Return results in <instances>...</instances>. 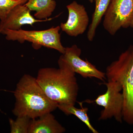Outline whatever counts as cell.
<instances>
[{
  "instance_id": "6da1fadb",
  "label": "cell",
  "mask_w": 133,
  "mask_h": 133,
  "mask_svg": "<svg viewBox=\"0 0 133 133\" xmlns=\"http://www.w3.org/2000/svg\"><path fill=\"white\" fill-rule=\"evenodd\" d=\"M58 64V69H40L37 81L48 97L58 105H75L78 92L76 73L61 58Z\"/></svg>"
},
{
  "instance_id": "7a4b0ae2",
  "label": "cell",
  "mask_w": 133,
  "mask_h": 133,
  "mask_svg": "<svg viewBox=\"0 0 133 133\" xmlns=\"http://www.w3.org/2000/svg\"><path fill=\"white\" fill-rule=\"evenodd\" d=\"M13 112L17 117L37 118L57 108V104L50 99L37 81L30 75L23 76L17 84Z\"/></svg>"
},
{
  "instance_id": "3957f363",
  "label": "cell",
  "mask_w": 133,
  "mask_h": 133,
  "mask_svg": "<svg viewBox=\"0 0 133 133\" xmlns=\"http://www.w3.org/2000/svg\"><path fill=\"white\" fill-rule=\"evenodd\" d=\"M108 81H115L121 85L124 97L123 120L133 125V45L122 52L106 70Z\"/></svg>"
},
{
  "instance_id": "277c9868",
  "label": "cell",
  "mask_w": 133,
  "mask_h": 133,
  "mask_svg": "<svg viewBox=\"0 0 133 133\" xmlns=\"http://www.w3.org/2000/svg\"><path fill=\"white\" fill-rule=\"evenodd\" d=\"M60 29L59 26L40 31H28L21 29L14 30L5 29L1 34L5 35L6 38L8 41H17L21 43L28 41L32 43L35 49H38L39 46H43L56 50L63 54L65 51V48L61 43L59 33Z\"/></svg>"
},
{
  "instance_id": "5b68a950",
  "label": "cell",
  "mask_w": 133,
  "mask_h": 133,
  "mask_svg": "<svg viewBox=\"0 0 133 133\" xmlns=\"http://www.w3.org/2000/svg\"><path fill=\"white\" fill-rule=\"evenodd\" d=\"M133 21V0H111L105 13L103 25L111 35L130 27Z\"/></svg>"
},
{
  "instance_id": "8992f818",
  "label": "cell",
  "mask_w": 133,
  "mask_h": 133,
  "mask_svg": "<svg viewBox=\"0 0 133 133\" xmlns=\"http://www.w3.org/2000/svg\"><path fill=\"white\" fill-rule=\"evenodd\" d=\"M107 90L104 94L99 95L94 101L98 105L104 107L101 112L99 120H105L114 118L120 123L123 120L124 97L121 85L115 81L105 83Z\"/></svg>"
},
{
  "instance_id": "52a82bcc",
  "label": "cell",
  "mask_w": 133,
  "mask_h": 133,
  "mask_svg": "<svg viewBox=\"0 0 133 133\" xmlns=\"http://www.w3.org/2000/svg\"><path fill=\"white\" fill-rule=\"evenodd\" d=\"M81 50L76 45L65 48V51L59 58L63 60L75 73L84 78H95L104 81L106 79L105 73L101 71L87 60L80 57Z\"/></svg>"
},
{
  "instance_id": "ba28073f",
  "label": "cell",
  "mask_w": 133,
  "mask_h": 133,
  "mask_svg": "<svg viewBox=\"0 0 133 133\" xmlns=\"http://www.w3.org/2000/svg\"><path fill=\"white\" fill-rule=\"evenodd\" d=\"M69 12L68 19L61 23L60 28L69 36L77 37L84 33L89 22V17L83 5L74 1L66 6Z\"/></svg>"
},
{
  "instance_id": "9c48e42d",
  "label": "cell",
  "mask_w": 133,
  "mask_h": 133,
  "mask_svg": "<svg viewBox=\"0 0 133 133\" xmlns=\"http://www.w3.org/2000/svg\"><path fill=\"white\" fill-rule=\"evenodd\" d=\"M30 11L24 4H19L14 7L8 13L5 19L0 22V34L5 29L17 30L22 26L30 25L39 22H45L51 20L36 19L30 14Z\"/></svg>"
},
{
  "instance_id": "30bf717a",
  "label": "cell",
  "mask_w": 133,
  "mask_h": 133,
  "mask_svg": "<svg viewBox=\"0 0 133 133\" xmlns=\"http://www.w3.org/2000/svg\"><path fill=\"white\" fill-rule=\"evenodd\" d=\"M31 119L28 133H63L65 129L55 119L51 112Z\"/></svg>"
},
{
  "instance_id": "8fae6325",
  "label": "cell",
  "mask_w": 133,
  "mask_h": 133,
  "mask_svg": "<svg viewBox=\"0 0 133 133\" xmlns=\"http://www.w3.org/2000/svg\"><path fill=\"white\" fill-rule=\"evenodd\" d=\"M24 5L30 11H35L36 19H47L56 9V2L54 0H28Z\"/></svg>"
},
{
  "instance_id": "7c38bea8",
  "label": "cell",
  "mask_w": 133,
  "mask_h": 133,
  "mask_svg": "<svg viewBox=\"0 0 133 133\" xmlns=\"http://www.w3.org/2000/svg\"><path fill=\"white\" fill-rule=\"evenodd\" d=\"M95 2V10L92 15L91 23L87 32V38L92 41L95 36L96 30L101 21L102 17L108 8L111 0H94Z\"/></svg>"
},
{
  "instance_id": "4fadbf2b",
  "label": "cell",
  "mask_w": 133,
  "mask_h": 133,
  "mask_svg": "<svg viewBox=\"0 0 133 133\" xmlns=\"http://www.w3.org/2000/svg\"><path fill=\"white\" fill-rule=\"evenodd\" d=\"M81 108H77L74 105L68 104H59L57 105V108L67 115H73L78 118L86 125L88 129L92 133H98L90 122V118L87 114L88 111V108L83 107L82 102L79 103Z\"/></svg>"
},
{
  "instance_id": "5bb4252c",
  "label": "cell",
  "mask_w": 133,
  "mask_h": 133,
  "mask_svg": "<svg viewBox=\"0 0 133 133\" xmlns=\"http://www.w3.org/2000/svg\"><path fill=\"white\" fill-rule=\"evenodd\" d=\"M15 120H9L11 133H28L31 119L26 116L17 117Z\"/></svg>"
},
{
  "instance_id": "9a60e30c",
  "label": "cell",
  "mask_w": 133,
  "mask_h": 133,
  "mask_svg": "<svg viewBox=\"0 0 133 133\" xmlns=\"http://www.w3.org/2000/svg\"><path fill=\"white\" fill-rule=\"evenodd\" d=\"M28 0H0V19H5L8 13L14 7L19 4H24Z\"/></svg>"
},
{
  "instance_id": "2e32d148",
  "label": "cell",
  "mask_w": 133,
  "mask_h": 133,
  "mask_svg": "<svg viewBox=\"0 0 133 133\" xmlns=\"http://www.w3.org/2000/svg\"><path fill=\"white\" fill-rule=\"evenodd\" d=\"M130 27H131V28H132L133 30V21L132 22V24H131Z\"/></svg>"
},
{
  "instance_id": "e0dca14e",
  "label": "cell",
  "mask_w": 133,
  "mask_h": 133,
  "mask_svg": "<svg viewBox=\"0 0 133 133\" xmlns=\"http://www.w3.org/2000/svg\"><path fill=\"white\" fill-rule=\"evenodd\" d=\"M88 1H89L91 3H92L94 0H88Z\"/></svg>"
}]
</instances>
